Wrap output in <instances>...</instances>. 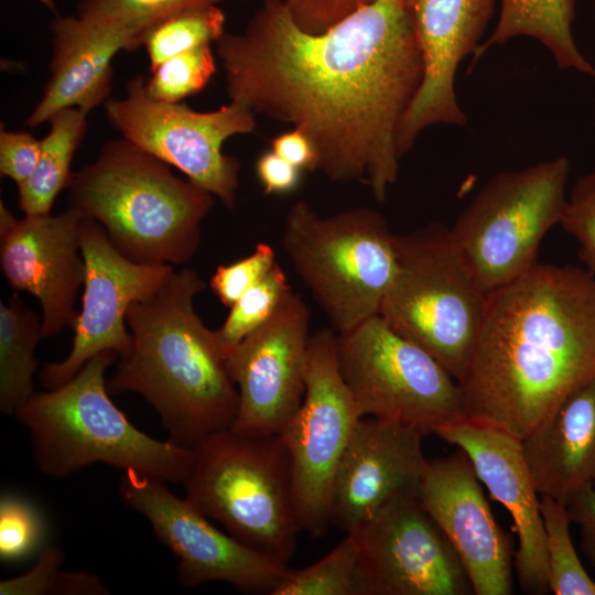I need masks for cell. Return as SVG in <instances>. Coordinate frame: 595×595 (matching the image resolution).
<instances>
[{"label":"cell","mask_w":595,"mask_h":595,"mask_svg":"<svg viewBox=\"0 0 595 595\" xmlns=\"http://www.w3.org/2000/svg\"><path fill=\"white\" fill-rule=\"evenodd\" d=\"M337 334H311L303 401L280 434L291 459L293 498L301 531L322 538L331 524L338 464L363 418L338 369Z\"/></svg>","instance_id":"12"},{"label":"cell","mask_w":595,"mask_h":595,"mask_svg":"<svg viewBox=\"0 0 595 595\" xmlns=\"http://www.w3.org/2000/svg\"><path fill=\"white\" fill-rule=\"evenodd\" d=\"M184 497L248 547L285 564L301 531L291 459L280 435L227 429L193 447Z\"/></svg>","instance_id":"6"},{"label":"cell","mask_w":595,"mask_h":595,"mask_svg":"<svg viewBox=\"0 0 595 595\" xmlns=\"http://www.w3.org/2000/svg\"><path fill=\"white\" fill-rule=\"evenodd\" d=\"M226 14L218 4L173 13L150 28L142 37L150 71L195 47L218 42L226 33Z\"/></svg>","instance_id":"28"},{"label":"cell","mask_w":595,"mask_h":595,"mask_svg":"<svg viewBox=\"0 0 595 595\" xmlns=\"http://www.w3.org/2000/svg\"><path fill=\"white\" fill-rule=\"evenodd\" d=\"M318 561L289 570L271 595H357L358 540L354 532Z\"/></svg>","instance_id":"29"},{"label":"cell","mask_w":595,"mask_h":595,"mask_svg":"<svg viewBox=\"0 0 595 595\" xmlns=\"http://www.w3.org/2000/svg\"><path fill=\"white\" fill-rule=\"evenodd\" d=\"M64 553L45 547L35 564L24 574L0 581L1 595H108L110 592L96 575L63 571Z\"/></svg>","instance_id":"31"},{"label":"cell","mask_w":595,"mask_h":595,"mask_svg":"<svg viewBox=\"0 0 595 595\" xmlns=\"http://www.w3.org/2000/svg\"><path fill=\"white\" fill-rule=\"evenodd\" d=\"M394 244L398 269L379 314L459 382L469 365L490 291L473 271L450 227L442 223L394 234Z\"/></svg>","instance_id":"7"},{"label":"cell","mask_w":595,"mask_h":595,"mask_svg":"<svg viewBox=\"0 0 595 595\" xmlns=\"http://www.w3.org/2000/svg\"><path fill=\"white\" fill-rule=\"evenodd\" d=\"M205 282L193 269L172 271L126 322L131 346L107 379L110 394L136 392L158 413L171 442L193 448L231 428L238 391L216 333L194 310Z\"/></svg>","instance_id":"3"},{"label":"cell","mask_w":595,"mask_h":595,"mask_svg":"<svg viewBox=\"0 0 595 595\" xmlns=\"http://www.w3.org/2000/svg\"><path fill=\"white\" fill-rule=\"evenodd\" d=\"M311 312L302 296L288 292L272 316L226 356L238 391L230 429L246 434L280 435L300 408Z\"/></svg>","instance_id":"15"},{"label":"cell","mask_w":595,"mask_h":595,"mask_svg":"<svg viewBox=\"0 0 595 595\" xmlns=\"http://www.w3.org/2000/svg\"><path fill=\"white\" fill-rule=\"evenodd\" d=\"M80 220L68 209L17 218L0 203L1 270L12 288L39 300L43 337L73 327L78 315L74 304L86 277Z\"/></svg>","instance_id":"18"},{"label":"cell","mask_w":595,"mask_h":595,"mask_svg":"<svg viewBox=\"0 0 595 595\" xmlns=\"http://www.w3.org/2000/svg\"><path fill=\"white\" fill-rule=\"evenodd\" d=\"M423 436L398 421L360 418L335 475L331 524L353 532L392 499L419 494L429 461Z\"/></svg>","instance_id":"21"},{"label":"cell","mask_w":595,"mask_h":595,"mask_svg":"<svg viewBox=\"0 0 595 595\" xmlns=\"http://www.w3.org/2000/svg\"><path fill=\"white\" fill-rule=\"evenodd\" d=\"M216 43L229 100L300 130L318 171L364 182L385 202L424 78L412 0H376L321 33L300 29L283 0H263L244 31Z\"/></svg>","instance_id":"1"},{"label":"cell","mask_w":595,"mask_h":595,"mask_svg":"<svg viewBox=\"0 0 595 595\" xmlns=\"http://www.w3.org/2000/svg\"><path fill=\"white\" fill-rule=\"evenodd\" d=\"M117 357L115 351L98 354L67 382L35 392L17 411L37 469L47 477L65 478L102 463L183 485L193 465V448L149 436L112 402L106 370Z\"/></svg>","instance_id":"5"},{"label":"cell","mask_w":595,"mask_h":595,"mask_svg":"<svg viewBox=\"0 0 595 595\" xmlns=\"http://www.w3.org/2000/svg\"><path fill=\"white\" fill-rule=\"evenodd\" d=\"M79 242L86 264L82 310L72 327L74 339L68 355L41 369L40 380L47 390L67 382L98 354L125 355L131 346L126 328L128 307L155 291L174 270L172 264L128 259L91 219L80 220Z\"/></svg>","instance_id":"16"},{"label":"cell","mask_w":595,"mask_h":595,"mask_svg":"<svg viewBox=\"0 0 595 595\" xmlns=\"http://www.w3.org/2000/svg\"><path fill=\"white\" fill-rule=\"evenodd\" d=\"M336 355L361 416L398 421L424 435L467 416L457 380L380 314L337 333Z\"/></svg>","instance_id":"10"},{"label":"cell","mask_w":595,"mask_h":595,"mask_svg":"<svg viewBox=\"0 0 595 595\" xmlns=\"http://www.w3.org/2000/svg\"><path fill=\"white\" fill-rule=\"evenodd\" d=\"M594 12H595V0H594Z\"/></svg>","instance_id":"43"},{"label":"cell","mask_w":595,"mask_h":595,"mask_svg":"<svg viewBox=\"0 0 595 595\" xmlns=\"http://www.w3.org/2000/svg\"><path fill=\"white\" fill-rule=\"evenodd\" d=\"M560 226L576 240L578 257L595 278V166L580 176L567 193Z\"/></svg>","instance_id":"35"},{"label":"cell","mask_w":595,"mask_h":595,"mask_svg":"<svg viewBox=\"0 0 595 595\" xmlns=\"http://www.w3.org/2000/svg\"><path fill=\"white\" fill-rule=\"evenodd\" d=\"M275 262L273 247L259 242L249 256L227 266H218L209 280V286L221 304L230 309Z\"/></svg>","instance_id":"36"},{"label":"cell","mask_w":595,"mask_h":595,"mask_svg":"<svg viewBox=\"0 0 595 595\" xmlns=\"http://www.w3.org/2000/svg\"><path fill=\"white\" fill-rule=\"evenodd\" d=\"M166 480L122 472L121 500L141 513L155 537L177 560V578L187 588L221 582L246 594H270L289 572L285 565L217 529L185 497L175 496Z\"/></svg>","instance_id":"13"},{"label":"cell","mask_w":595,"mask_h":595,"mask_svg":"<svg viewBox=\"0 0 595 595\" xmlns=\"http://www.w3.org/2000/svg\"><path fill=\"white\" fill-rule=\"evenodd\" d=\"M357 595H468L467 573L418 494L381 507L353 531Z\"/></svg>","instance_id":"14"},{"label":"cell","mask_w":595,"mask_h":595,"mask_svg":"<svg viewBox=\"0 0 595 595\" xmlns=\"http://www.w3.org/2000/svg\"><path fill=\"white\" fill-rule=\"evenodd\" d=\"M42 335L41 321L17 293L0 302V410L17 411L35 394L34 356Z\"/></svg>","instance_id":"26"},{"label":"cell","mask_w":595,"mask_h":595,"mask_svg":"<svg viewBox=\"0 0 595 595\" xmlns=\"http://www.w3.org/2000/svg\"><path fill=\"white\" fill-rule=\"evenodd\" d=\"M216 72L210 44L177 54L151 69L148 95L161 102L178 104L202 91Z\"/></svg>","instance_id":"33"},{"label":"cell","mask_w":595,"mask_h":595,"mask_svg":"<svg viewBox=\"0 0 595 595\" xmlns=\"http://www.w3.org/2000/svg\"><path fill=\"white\" fill-rule=\"evenodd\" d=\"M271 150L302 171H318V158L311 140L292 128L271 139Z\"/></svg>","instance_id":"41"},{"label":"cell","mask_w":595,"mask_h":595,"mask_svg":"<svg viewBox=\"0 0 595 595\" xmlns=\"http://www.w3.org/2000/svg\"><path fill=\"white\" fill-rule=\"evenodd\" d=\"M457 553L476 595L512 594L515 551L462 451L428 461L418 494Z\"/></svg>","instance_id":"17"},{"label":"cell","mask_w":595,"mask_h":595,"mask_svg":"<svg viewBox=\"0 0 595 595\" xmlns=\"http://www.w3.org/2000/svg\"><path fill=\"white\" fill-rule=\"evenodd\" d=\"M45 522L39 508L26 498L2 494L0 498V559L17 562L43 548Z\"/></svg>","instance_id":"34"},{"label":"cell","mask_w":595,"mask_h":595,"mask_svg":"<svg viewBox=\"0 0 595 595\" xmlns=\"http://www.w3.org/2000/svg\"><path fill=\"white\" fill-rule=\"evenodd\" d=\"M50 79L43 95L28 116L34 129L66 108L88 115L107 101L111 91L112 61L120 51L140 47L130 34L86 21L57 15L52 24Z\"/></svg>","instance_id":"22"},{"label":"cell","mask_w":595,"mask_h":595,"mask_svg":"<svg viewBox=\"0 0 595 595\" xmlns=\"http://www.w3.org/2000/svg\"><path fill=\"white\" fill-rule=\"evenodd\" d=\"M291 290L283 269L275 262L258 283L235 302L223 325L215 331L225 355L263 325Z\"/></svg>","instance_id":"32"},{"label":"cell","mask_w":595,"mask_h":595,"mask_svg":"<svg viewBox=\"0 0 595 595\" xmlns=\"http://www.w3.org/2000/svg\"><path fill=\"white\" fill-rule=\"evenodd\" d=\"M223 0H80L77 17L133 36L140 46L145 32L178 11Z\"/></svg>","instance_id":"30"},{"label":"cell","mask_w":595,"mask_h":595,"mask_svg":"<svg viewBox=\"0 0 595 595\" xmlns=\"http://www.w3.org/2000/svg\"><path fill=\"white\" fill-rule=\"evenodd\" d=\"M242 1H249V0H242Z\"/></svg>","instance_id":"44"},{"label":"cell","mask_w":595,"mask_h":595,"mask_svg":"<svg viewBox=\"0 0 595 595\" xmlns=\"http://www.w3.org/2000/svg\"><path fill=\"white\" fill-rule=\"evenodd\" d=\"M432 434L467 455L491 498L511 516L518 536L513 566L520 588L526 594H548V560L540 495L521 440L468 416L440 425Z\"/></svg>","instance_id":"19"},{"label":"cell","mask_w":595,"mask_h":595,"mask_svg":"<svg viewBox=\"0 0 595 595\" xmlns=\"http://www.w3.org/2000/svg\"><path fill=\"white\" fill-rule=\"evenodd\" d=\"M595 376V278L538 262L491 290L458 382L468 418L523 440Z\"/></svg>","instance_id":"2"},{"label":"cell","mask_w":595,"mask_h":595,"mask_svg":"<svg viewBox=\"0 0 595 595\" xmlns=\"http://www.w3.org/2000/svg\"><path fill=\"white\" fill-rule=\"evenodd\" d=\"M36 1L40 2L46 9H48V10H51L53 12L56 11V4H55L54 0H36Z\"/></svg>","instance_id":"42"},{"label":"cell","mask_w":595,"mask_h":595,"mask_svg":"<svg viewBox=\"0 0 595 595\" xmlns=\"http://www.w3.org/2000/svg\"><path fill=\"white\" fill-rule=\"evenodd\" d=\"M41 153V139L26 131H0V174L18 186L34 172Z\"/></svg>","instance_id":"38"},{"label":"cell","mask_w":595,"mask_h":595,"mask_svg":"<svg viewBox=\"0 0 595 595\" xmlns=\"http://www.w3.org/2000/svg\"><path fill=\"white\" fill-rule=\"evenodd\" d=\"M496 0H412V18L424 60L422 86L397 138L402 159L426 128L464 127L455 77L459 64L482 44Z\"/></svg>","instance_id":"20"},{"label":"cell","mask_w":595,"mask_h":595,"mask_svg":"<svg viewBox=\"0 0 595 595\" xmlns=\"http://www.w3.org/2000/svg\"><path fill=\"white\" fill-rule=\"evenodd\" d=\"M572 523L578 527L582 552L595 570V485L581 488L567 502Z\"/></svg>","instance_id":"40"},{"label":"cell","mask_w":595,"mask_h":595,"mask_svg":"<svg viewBox=\"0 0 595 595\" xmlns=\"http://www.w3.org/2000/svg\"><path fill=\"white\" fill-rule=\"evenodd\" d=\"M302 172L273 150L261 153L256 162V174L267 195L294 192L301 184Z\"/></svg>","instance_id":"39"},{"label":"cell","mask_w":595,"mask_h":595,"mask_svg":"<svg viewBox=\"0 0 595 595\" xmlns=\"http://www.w3.org/2000/svg\"><path fill=\"white\" fill-rule=\"evenodd\" d=\"M545 533L549 591L555 595H595L589 576L573 544L567 505L547 495L540 496Z\"/></svg>","instance_id":"27"},{"label":"cell","mask_w":595,"mask_h":595,"mask_svg":"<svg viewBox=\"0 0 595 595\" xmlns=\"http://www.w3.org/2000/svg\"><path fill=\"white\" fill-rule=\"evenodd\" d=\"M376 0H283L294 23L303 31L321 33Z\"/></svg>","instance_id":"37"},{"label":"cell","mask_w":595,"mask_h":595,"mask_svg":"<svg viewBox=\"0 0 595 595\" xmlns=\"http://www.w3.org/2000/svg\"><path fill=\"white\" fill-rule=\"evenodd\" d=\"M282 245L337 333L378 315L396 275L394 234L369 207L318 215L305 201L288 210Z\"/></svg>","instance_id":"8"},{"label":"cell","mask_w":595,"mask_h":595,"mask_svg":"<svg viewBox=\"0 0 595 595\" xmlns=\"http://www.w3.org/2000/svg\"><path fill=\"white\" fill-rule=\"evenodd\" d=\"M130 141L105 142L73 173L67 209L97 221L111 245L139 263L182 264L196 253L213 195L175 175Z\"/></svg>","instance_id":"4"},{"label":"cell","mask_w":595,"mask_h":595,"mask_svg":"<svg viewBox=\"0 0 595 595\" xmlns=\"http://www.w3.org/2000/svg\"><path fill=\"white\" fill-rule=\"evenodd\" d=\"M145 79L136 76L126 95L108 99L107 119L121 137L184 173L188 181L234 209L239 188V162L226 155L224 142L256 129V115L230 100L213 111L152 99Z\"/></svg>","instance_id":"11"},{"label":"cell","mask_w":595,"mask_h":595,"mask_svg":"<svg viewBox=\"0 0 595 595\" xmlns=\"http://www.w3.org/2000/svg\"><path fill=\"white\" fill-rule=\"evenodd\" d=\"M521 442L540 496L567 505L581 488L595 485V376Z\"/></svg>","instance_id":"23"},{"label":"cell","mask_w":595,"mask_h":595,"mask_svg":"<svg viewBox=\"0 0 595 595\" xmlns=\"http://www.w3.org/2000/svg\"><path fill=\"white\" fill-rule=\"evenodd\" d=\"M86 116L77 108H66L48 120L35 170L18 186V205L24 215L51 213L58 194L68 188L72 161L87 130Z\"/></svg>","instance_id":"25"},{"label":"cell","mask_w":595,"mask_h":595,"mask_svg":"<svg viewBox=\"0 0 595 595\" xmlns=\"http://www.w3.org/2000/svg\"><path fill=\"white\" fill-rule=\"evenodd\" d=\"M497 23L473 54L474 64L489 48L519 36L539 41L556 66L595 79V66L583 55L573 36L576 0H499Z\"/></svg>","instance_id":"24"},{"label":"cell","mask_w":595,"mask_h":595,"mask_svg":"<svg viewBox=\"0 0 595 595\" xmlns=\"http://www.w3.org/2000/svg\"><path fill=\"white\" fill-rule=\"evenodd\" d=\"M571 162L564 155L523 169L501 171L476 193L450 227L452 236L488 290L538 263L539 247L559 225L567 199Z\"/></svg>","instance_id":"9"}]
</instances>
